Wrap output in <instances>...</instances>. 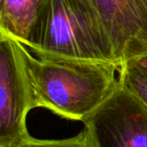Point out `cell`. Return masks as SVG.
I'll use <instances>...</instances> for the list:
<instances>
[{
	"label": "cell",
	"instance_id": "6da1fadb",
	"mask_svg": "<svg viewBox=\"0 0 147 147\" xmlns=\"http://www.w3.org/2000/svg\"><path fill=\"white\" fill-rule=\"evenodd\" d=\"M25 67L33 108H45L69 120L83 121L119 88L116 63L36 55L27 49Z\"/></svg>",
	"mask_w": 147,
	"mask_h": 147
},
{
	"label": "cell",
	"instance_id": "ba28073f",
	"mask_svg": "<svg viewBox=\"0 0 147 147\" xmlns=\"http://www.w3.org/2000/svg\"><path fill=\"white\" fill-rule=\"evenodd\" d=\"M13 147H94L87 130L78 134L73 138L61 140H40L29 137Z\"/></svg>",
	"mask_w": 147,
	"mask_h": 147
},
{
	"label": "cell",
	"instance_id": "7a4b0ae2",
	"mask_svg": "<svg viewBox=\"0 0 147 147\" xmlns=\"http://www.w3.org/2000/svg\"><path fill=\"white\" fill-rule=\"evenodd\" d=\"M24 45L36 55L119 65L108 31L92 0H45Z\"/></svg>",
	"mask_w": 147,
	"mask_h": 147
},
{
	"label": "cell",
	"instance_id": "277c9868",
	"mask_svg": "<svg viewBox=\"0 0 147 147\" xmlns=\"http://www.w3.org/2000/svg\"><path fill=\"white\" fill-rule=\"evenodd\" d=\"M83 123L94 147H147V104L120 86Z\"/></svg>",
	"mask_w": 147,
	"mask_h": 147
},
{
	"label": "cell",
	"instance_id": "8992f818",
	"mask_svg": "<svg viewBox=\"0 0 147 147\" xmlns=\"http://www.w3.org/2000/svg\"><path fill=\"white\" fill-rule=\"evenodd\" d=\"M43 2L45 0H0V32L25 45Z\"/></svg>",
	"mask_w": 147,
	"mask_h": 147
},
{
	"label": "cell",
	"instance_id": "52a82bcc",
	"mask_svg": "<svg viewBox=\"0 0 147 147\" xmlns=\"http://www.w3.org/2000/svg\"><path fill=\"white\" fill-rule=\"evenodd\" d=\"M118 75L120 87L147 104V55L123 63Z\"/></svg>",
	"mask_w": 147,
	"mask_h": 147
},
{
	"label": "cell",
	"instance_id": "3957f363",
	"mask_svg": "<svg viewBox=\"0 0 147 147\" xmlns=\"http://www.w3.org/2000/svg\"><path fill=\"white\" fill-rule=\"evenodd\" d=\"M25 49L24 45L0 32V147H13L30 137L26 116L33 106Z\"/></svg>",
	"mask_w": 147,
	"mask_h": 147
},
{
	"label": "cell",
	"instance_id": "5b68a950",
	"mask_svg": "<svg viewBox=\"0 0 147 147\" xmlns=\"http://www.w3.org/2000/svg\"><path fill=\"white\" fill-rule=\"evenodd\" d=\"M114 47L119 65L147 55V0H92Z\"/></svg>",
	"mask_w": 147,
	"mask_h": 147
}]
</instances>
